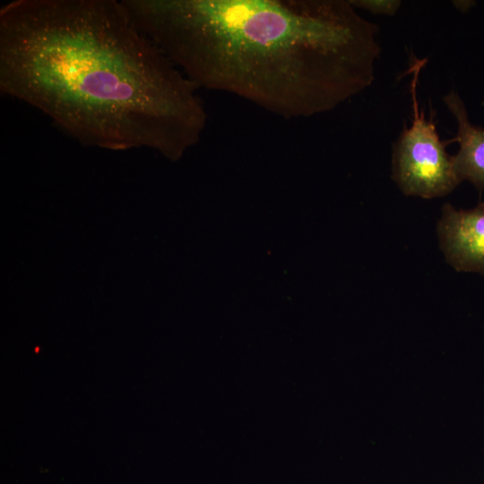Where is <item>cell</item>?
<instances>
[{
  "label": "cell",
  "mask_w": 484,
  "mask_h": 484,
  "mask_svg": "<svg viewBox=\"0 0 484 484\" xmlns=\"http://www.w3.org/2000/svg\"><path fill=\"white\" fill-rule=\"evenodd\" d=\"M199 88L283 118L331 111L368 88L378 27L349 0H123Z\"/></svg>",
  "instance_id": "7a4b0ae2"
},
{
  "label": "cell",
  "mask_w": 484,
  "mask_h": 484,
  "mask_svg": "<svg viewBox=\"0 0 484 484\" xmlns=\"http://www.w3.org/2000/svg\"><path fill=\"white\" fill-rule=\"evenodd\" d=\"M356 9L366 10L378 15L393 16L402 5L400 0H349Z\"/></svg>",
  "instance_id": "8992f818"
},
{
  "label": "cell",
  "mask_w": 484,
  "mask_h": 484,
  "mask_svg": "<svg viewBox=\"0 0 484 484\" xmlns=\"http://www.w3.org/2000/svg\"><path fill=\"white\" fill-rule=\"evenodd\" d=\"M424 63L415 58L411 67L412 120L393 144L392 177L405 195L432 199L450 194L462 181L435 123L419 108L417 86Z\"/></svg>",
  "instance_id": "3957f363"
},
{
  "label": "cell",
  "mask_w": 484,
  "mask_h": 484,
  "mask_svg": "<svg viewBox=\"0 0 484 484\" xmlns=\"http://www.w3.org/2000/svg\"><path fill=\"white\" fill-rule=\"evenodd\" d=\"M439 244L446 262L457 272L484 275V203L457 210L445 203L437 223Z\"/></svg>",
  "instance_id": "277c9868"
},
{
  "label": "cell",
  "mask_w": 484,
  "mask_h": 484,
  "mask_svg": "<svg viewBox=\"0 0 484 484\" xmlns=\"http://www.w3.org/2000/svg\"><path fill=\"white\" fill-rule=\"evenodd\" d=\"M0 91L83 145L176 160L207 113L198 88L122 0H13L0 10Z\"/></svg>",
  "instance_id": "6da1fadb"
},
{
  "label": "cell",
  "mask_w": 484,
  "mask_h": 484,
  "mask_svg": "<svg viewBox=\"0 0 484 484\" xmlns=\"http://www.w3.org/2000/svg\"><path fill=\"white\" fill-rule=\"evenodd\" d=\"M443 100L457 124L454 139L459 150L453 156L454 166L460 180H468L478 189H484V128L471 123L464 102L452 90Z\"/></svg>",
  "instance_id": "5b68a950"
}]
</instances>
